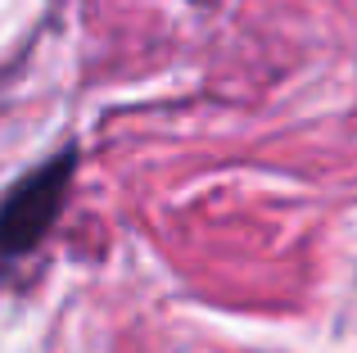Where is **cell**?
Wrapping results in <instances>:
<instances>
[{
	"instance_id": "1",
	"label": "cell",
	"mask_w": 357,
	"mask_h": 353,
	"mask_svg": "<svg viewBox=\"0 0 357 353\" xmlns=\"http://www.w3.org/2000/svg\"><path fill=\"white\" fill-rule=\"evenodd\" d=\"M68 168L73 159L45 163V168L27 172L14 190L0 200V258H18L45 236V227L54 222L63 204V190H68Z\"/></svg>"
}]
</instances>
